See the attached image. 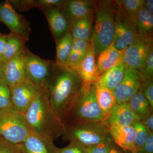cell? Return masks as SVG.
Wrapping results in <instances>:
<instances>
[{"instance_id":"ab89813d","label":"cell","mask_w":153,"mask_h":153,"mask_svg":"<svg viewBox=\"0 0 153 153\" xmlns=\"http://www.w3.org/2000/svg\"><path fill=\"white\" fill-rule=\"evenodd\" d=\"M7 38V35L0 33V60L2 61L4 51Z\"/></svg>"},{"instance_id":"4316f807","label":"cell","mask_w":153,"mask_h":153,"mask_svg":"<svg viewBox=\"0 0 153 153\" xmlns=\"http://www.w3.org/2000/svg\"><path fill=\"white\" fill-rule=\"evenodd\" d=\"M90 41L73 38L71 53L66 61V66L74 68L78 66L87 53Z\"/></svg>"},{"instance_id":"4dcf8cb0","label":"cell","mask_w":153,"mask_h":153,"mask_svg":"<svg viewBox=\"0 0 153 153\" xmlns=\"http://www.w3.org/2000/svg\"><path fill=\"white\" fill-rule=\"evenodd\" d=\"M12 107L10 87L2 81L0 82V111Z\"/></svg>"},{"instance_id":"277c9868","label":"cell","mask_w":153,"mask_h":153,"mask_svg":"<svg viewBox=\"0 0 153 153\" xmlns=\"http://www.w3.org/2000/svg\"><path fill=\"white\" fill-rule=\"evenodd\" d=\"M63 140L72 142L84 146L101 143L114 144L105 122L68 120L63 124Z\"/></svg>"},{"instance_id":"d6986e66","label":"cell","mask_w":153,"mask_h":153,"mask_svg":"<svg viewBox=\"0 0 153 153\" xmlns=\"http://www.w3.org/2000/svg\"><path fill=\"white\" fill-rule=\"evenodd\" d=\"M123 63V51L116 49L111 43L98 55L96 64L99 76L110 68Z\"/></svg>"},{"instance_id":"603a6c76","label":"cell","mask_w":153,"mask_h":153,"mask_svg":"<svg viewBox=\"0 0 153 153\" xmlns=\"http://www.w3.org/2000/svg\"><path fill=\"white\" fill-rule=\"evenodd\" d=\"M127 66L124 63L113 67L100 75L98 79L111 91L120 84L125 75Z\"/></svg>"},{"instance_id":"7bdbcfd3","label":"cell","mask_w":153,"mask_h":153,"mask_svg":"<svg viewBox=\"0 0 153 153\" xmlns=\"http://www.w3.org/2000/svg\"><path fill=\"white\" fill-rule=\"evenodd\" d=\"M108 153H124L121 149L117 147L116 145H114L111 148Z\"/></svg>"},{"instance_id":"b9f144b4","label":"cell","mask_w":153,"mask_h":153,"mask_svg":"<svg viewBox=\"0 0 153 153\" xmlns=\"http://www.w3.org/2000/svg\"><path fill=\"white\" fill-rule=\"evenodd\" d=\"M144 7L151 14H153V0H147L145 1Z\"/></svg>"},{"instance_id":"74e56055","label":"cell","mask_w":153,"mask_h":153,"mask_svg":"<svg viewBox=\"0 0 153 153\" xmlns=\"http://www.w3.org/2000/svg\"><path fill=\"white\" fill-rule=\"evenodd\" d=\"M57 153H85V146L71 142L66 147L59 149Z\"/></svg>"},{"instance_id":"8d00e7d4","label":"cell","mask_w":153,"mask_h":153,"mask_svg":"<svg viewBox=\"0 0 153 153\" xmlns=\"http://www.w3.org/2000/svg\"><path fill=\"white\" fill-rule=\"evenodd\" d=\"M9 1L11 4L22 11L28 10L32 8L36 7V1L35 0H11Z\"/></svg>"},{"instance_id":"9a60e30c","label":"cell","mask_w":153,"mask_h":153,"mask_svg":"<svg viewBox=\"0 0 153 153\" xmlns=\"http://www.w3.org/2000/svg\"><path fill=\"white\" fill-rule=\"evenodd\" d=\"M26 79V68L22 54L5 63L3 80L9 87L20 84Z\"/></svg>"},{"instance_id":"f546056e","label":"cell","mask_w":153,"mask_h":153,"mask_svg":"<svg viewBox=\"0 0 153 153\" xmlns=\"http://www.w3.org/2000/svg\"><path fill=\"white\" fill-rule=\"evenodd\" d=\"M135 130V144L137 153H140L147 139L150 132L141 121L137 122L131 126Z\"/></svg>"},{"instance_id":"d6a6232c","label":"cell","mask_w":153,"mask_h":153,"mask_svg":"<svg viewBox=\"0 0 153 153\" xmlns=\"http://www.w3.org/2000/svg\"><path fill=\"white\" fill-rule=\"evenodd\" d=\"M141 88L143 94L153 109V79L142 81Z\"/></svg>"},{"instance_id":"8992f818","label":"cell","mask_w":153,"mask_h":153,"mask_svg":"<svg viewBox=\"0 0 153 153\" xmlns=\"http://www.w3.org/2000/svg\"><path fill=\"white\" fill-rule=\"evenodd\" d=\"M24 115L13 107L0 111V137L10 143L21 144L30 135Z\"/></svg>"},{"instance_id":"9c48e42d","label":"cell","mask_w":153,"mask_h":153,"mask_svg":"<svg viewBox=\"0 0 153 153\" xmlns=\"http://www.w3.org/2000/svg\"><path fill=\"white\" fill-rule=\"evenodd\" d=\"M0 22L25 42L29 41L31 27L25 17L17 13L9 1L0 3Z\"/></svg>"},{"instance_id":"f1b7e54d","label":"cell","mask_w":153,"mask_h":153,"mask_svg":"<svg viewBox=\"0 0 153 153\" xmlns=\"http://www.w3.org/2000/svg\"><path fill=\"white\" fill-rule=\"evenodd\" d=\"M117 8L134 22L137 14L144 6V0H118L115 1Z\"/></svg>"},{"instance_id":"ba28073f","label":"cell","mask_w":153,"mask_h":153,"mask_svg":"<svg viewBox=\"0 0 153 153\" xmlns=\"http://www.w3.org/2000/svg\"><path fill=\"white\" fill-rule=\"evenodd\" d=\"M139 37V36L134 21L117 8L114 36L112 43L113 46L116 49L124 52Z\"/></svg>"},{"instance_id":"d4e9b609","label":"cell","mask_w":153,"mask_h":153,"mask_svg":"<svg viewBox=\"0 0 153 153\" xmlns=\"http://www.w3.org/2000/svg\"><path fill=\"white\" fill-rule=\"evenodd\" d=\"M134 23L140 37H153V15L144 6L137 14Z\"/></svg>"},{"instance_id":"52a82bcc","label":"cell","mask_w":153,"mask_h":153,"mask_svg":"<svg viewBox=\"0 0 153 153\" xmlns=\"http://www.w3.org/2000/svg\"><path fill=\"white\" fill-rule=\"evenodd\" d=\"M27 80L38 88H44L55 62L35 55L26 47L23 53Z\"/></svg>"},{"instance_id":"6da1fadb","label":"cell","mask_w":153,"mask_h":153,"mask_svg":"<svg viewBox=\"0 0 153 153\" xmlns=\"http://www.w3.org/2000/svg\"><path fill=\"white\" fill-rule=\"evenodd\" d=\"M83 82L73 68L54 63L44 89L50 106L62 123L67 120Z\"/></svg>"},{"instance_id":"4fadbf2b","label":"cell","mask_w":153,"mask_h":153,"mask_svg":"<svg viewBox=\"0 0 153 153\" xmlns=\"http://www.w3.org/2000/svg\"><path fill=\"white\" fill-rule=\"evenodd\" d=\"M106 123L115 145L124 152L137 153L135 144V133L132 126H122L115 123Z\"/></svg>"},{"instance_id":"e0dca14e","label":"cell","mask_w":153,"mask_h":153,"mask_svg":"<svg viewBox=\"0 0 153 153\" xmlns=\"http://www.w3.org/2000/svg\"><path fill=\"white\" fill-rule=\"evenodd\" d=\"M93 41L91 39L90 45L85 57L82 61L73 68L79 74L85 83H95L98 79V70Z\"/></svg>"},{"instance_id":"7402d4cb","label":"cell","mask_w":153,"mask_h":153,"mask_svg":"<svg viewBox=\"0 0 153 153\" xmlns=\"http://www.w3.org/2000/svg\"><path fill=\"white\" fill-rule=\"evenodd\" d=\"M94 18L68 21L69 30L74 39L90 41Z\"/></svg>"},{"instance_id":"484cf974","label":"cell","mask_w":153,"mask_h":153,"mask_svg":"<svg viewBox=\"0 0 153 153\" xmlns=\"http://www.w3.org/2000/svg\"><path fill=\"white\" fill-rule=\"evenodd\" d=\"M26 42L19 36L11 33L7 35L2 61L7 62L12 58L22 54L25 48Z\"/></svg>"},{"instance_id":"44dd1931","label":"cell","mask_w":153,"mask_h":153,"mask_svg":"<svg viewBox=\"0 0 153 153\" xmlns=\"http://www.w3.org/2000/svg\"><path fill=\"white\" fill-rule=\"evenodd\" d=\"M140 121V118L132 110L128 102H125L117 104L105 123H115L122 126H131Z\"/></svg>"},{"instance_id":"e575fe53","label":"cell","mask_w":153,"mask_h":153,"mask_svg":"<svg viewBox=\"0 0 153 153\" xmlns=\"http://www.w3.org/2000/svg\"><path fill=\"white\" fill-rule=\"evenodd\" d=\"M66 1L64 0H37L36 7L42 10L46 8L55 7L62 10Z\"/></svg>"},{"instance_id":"f6af8a7d","label":"cell","mask_w":153,"mask_h":153,"mask_svg":"<svg viewBox=\"0 0 153 153\" xmlns=\"http://www.w3.org/2000/svg\"><path fill=\"white\" fill-rule=\"evenodd\" d=\"M130 153H132L130 152Z\"/></svg>"},{"instance_id":"7a4b0ae2","label":"cell","mask_w":153,"mask_h":153,"mask_svg":"<svg viewBox=\"0 0 153 153\" xmlns=\"http://www.w3.org/2000/svg\"><path fill=\"white\" fill-rule=\"evenodd\" d=\"M23 115L31 132L53 141L61 137L63 123L50 106L44 88L39 89Z\"/></svg>"},{"instance_id":"83f0119b","label":"cell","mask_w":153,"mask_h":153,"mask_svg":"<svg viewBox=\"0 0 153 153\" xmlns=\"http://www.w3.org/2000/svg\"><path fill=\"white\" fill-rule=\"evenodd\" d=\"M73 41V38L69 30L65 36L56 41L57 55L55 63L58 65L66 66L71 53Z\"/></svg>"},{"instance_id":"30bf717a","label":"cell","mask_w":153,"mask_h":153,"mask_svg":"<svg viewBox=\"0 0 153 153\" xmlns=\"http://www.w3.org/2000/svg\"><path fill=\"white\" fill-rule=\"evenodd\" d=\"M153 47V37L139 36L124 51L123 63L140 72Z\"/></svg>"},{"instance_id":"cb8c5ba5","label":"cell","mask_w":153,"mask_h":153,"mask_svg":"<svg viewBox=\"0 0 153 153\" xmlns=\"http://www.w3.org/2000/svg\"><path fill=\"white\" fill-rule=\"evenodd\" d=\"M128 102L132 110L141 121L144 120L153 113V109L143 94L141 88Z\"/></svg>"},{"instance_id":"ffe728a7","label":"cell","mask_w":153,"mask_h":153,"mask_svg":"<svg viewBox=\"0 0 153 153\" xmlns=\"http://www.w3.org/2000/svg\"><path fill=\"white\" fill-rule=\"evenodd\" d=\"M94 83L97 100L105 122L117 105L115 97L113 91L108 89L99 79Z\"/></svg>"},{"instance_id":"7c38bea8","label":"cell","mask_w":153,"mask_h":153,"mask_svg":"<svg viewBox=\"0 0 153 153\" xmlns=\"http://www.w3.org/2000/svg\"><path fill=\"white\" fill-rule=\"evenodd\" d=\"M10 88L12 106L22 114L27 109L40 89L27 79Z\"/></svg>"},{"instance_id":"2e32d148","label":"cell","mask_w":153,"mask_h":153,"mask_svg":"<svg viewBox=\"0 0 153 153\" xmlns=\"http://www.w3.org/2000/svg\"><path fill=\"white\" fill-rule=\"evenodd\" d=\"M47 18L55 42L69 30V23L62 9L53 7L42 9Z\"/></svg>"},{"instance_id":"ee69618b","label":"cell","mask_w":153,"mask_h":153,"mask_svg":"<svg viewBox=\"0 0 153 153\" xmlns=\"http://www.w3.org/2000/svg\"><path fill=\"white\" fill-rule=\"evenodd\" d=\"M5 63L0 60V82L3 80V70H4V66Z\"/></svg>"},{"instance_id":"1f68e13d","label":"cell","mask_w":153,"mask_h":153,"mask_svg":"<svg viewBox=\"0 0 153 153\" xmlns=\"http://www.w3.org/2000/svg\"><path fill=\"white\" fill-rule=\"evenodd\" d=\"M140 72L142 81L153 79V49L150 52Z\"/></svg>"},{"instance_id":"8fae6325","label":"cell","mask_w":153,"mask_h":153,"mask_svg":"<svg viewBox=\"0 0 153 153\" xmlns=\"http://www.w3.org/2000/svg\"><path fill=\"white\" fill-rule=\"evenodd\" d=\"M142 79L140 71L127 67L125 75L114 91L117 104L128 102L141 87Z\"/></svg>"},{"instance_id":"5b68a950","label":"cell","mask_w":153,"mask_h":153,"mask_svg":"<svg viewBox=\"0 0 153 153\" xmlns=\"http://www.w3.org/2000/svg\"><path fill=\"white\" fill-rule=\"evenodd\" d=\"M68 120L105 122L97 100L95 83L83 82L66 121Z\"/></svg>"},{"instance_id":"3957f363","label":"cell","mask_w":153,"mask_h":153,"mask_svg":"<svg viewBox=\"0 0 153 153\" xmlns=\"http://www.w3.org/2000/svg\"><path fill=\"white\" fill-rule=\"evenodd\" d=\"M117 12L115 1H96L95 23L91 38L96 55L112 43Z\"/></svg>"},{"instance_id":"5bb4252c","label":"cell","mask_w":153,"mask_h":153,"mask_svg":"<svg viewBox=\"0 0 153 153\" xmlns=\"http://www.w3.org/2000/svg\"><path fill=\"white\" fill-rule=\"evenodd\" d=\"M96 1L91 0L66 1L62 10L68 21L95 17Z\"/></svg>"},{"instance_id":"d590c367","label":"cell","mask_w":153,"mask_h":153,"mask_svg":"<svg viewBox=\"0 0 153 153\" xmlns=\"http://www.w3.org/2000/svg\"><path fill=\"white\" fill-rule=\"evenodd\" d=\"M0 153H23L20 144L10 143L0 137Z\"/></svg>"},{"instance_id":"836d02e7","label":"cell","mask_w":153,"mask_h":153,"mask_svg":"<svg viewBox=\"0 0 153 153\" xmlns=\"http://www.w3.org/2000/svg\"><path fill=\"white\" fill-rule=\"evenodd\" d=\"M115 144L101 143L85 146V153H108L111 148Z\"/></svg>"},{"instance_id":"60d3db41","label":"cell","mask_w":153,"mask_h":153,"mask_svg":"<svg viewBox=\"0 0 153 153\" xmlns=\"http://www.w3.org/2000/svg\"><path fill=\"white\" fill-rule=\"evenodd\" d=\"M143 125L147 128L149 131L153 132V114H152L146 118L141 121Z\"/></svg>"},{"instance_id":"f35d334b","label":"cell","mask_w":153,"mask_h":153,"mask_svg":"<svg viewBox=\"0 0 153 153\" xmlns=\"http://www.w3.org/2000/svg\"><path fill=\"white\" fill-rule=\"evenodd\" d=\"M140 153H153V132H150L147 139Z\"/></svg>"},{"instance_id":"ac0fdd59","label":"cell","mask_w":153,"mask_h":153,"mask_svg":"<svg viewBox=\"0 0 153 153\" xmlns=\"http://www.w3.org/2000/svg\"><path fill=\"white\" fill-rule=\"evenodd\" d=\"M20 146L23 153H57L59 149L52 140L32 132Z\"/></svg>"}]
</instances>
